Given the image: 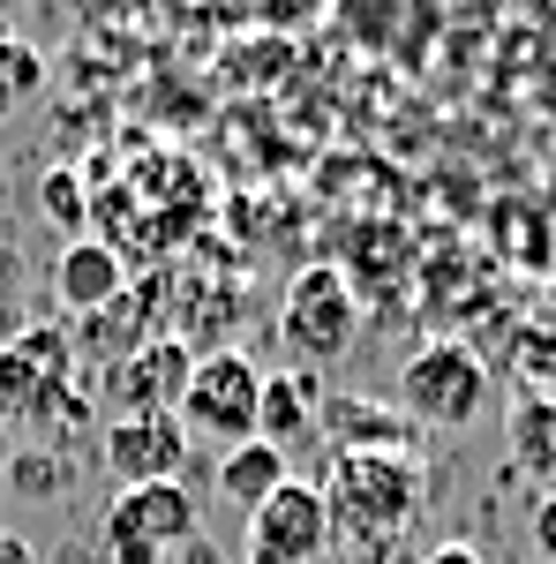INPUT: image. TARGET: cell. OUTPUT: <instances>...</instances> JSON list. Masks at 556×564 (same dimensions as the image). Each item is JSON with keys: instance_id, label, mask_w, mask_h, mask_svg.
<instances>
[{"instance_id": "6da1fadb", "label": "cell", "mask_w": 556, "mask_h": 564, "mask_svg": "<svg viewBox=\"0 0 556 564\" xmlns=\"http://www.w3.org/2000/svg\"><path fill=\"white\" fill-rule=\"evenodd\" d=\"M324 505H331V527L391 542L399 527L414 520V505H422V467L406 452H339Z\"/></svg>"}, {"instance_id": "7a4b0ae2", "label": "cell", "mask_w": 556, "mask_h": 564, "mask_svg": "<svg viewBox=\"0 0 556 564\" xmlns=\"http://www.w3.org/2000/svg\"><path fill=\"white\" fill-rule=\"evenodd\" d=\"M399 406H406V422H428V430H467L473 414L489 406V369H481V354L459 347V339H436V347L406 354V369H399Z\"/></svg>"}, {"instance_id": "3957f363", "label": "cell", "mask_w": 556, "mask_h": 564, "mask_svg": "<svg viewBox=\"0 0 556 564\" xmlns=\"http://www.w3.org/2000/svg\"><path fill=\"white\" fill-rule=\"evenodd\" d=\"M257 406H263V369L249 354L218 347V354H196L188 369V391H181V430L188 436H218V444H249L257 436Z\"/></svg>"}, {"instance_id": "277c9868", "label": "cell", "mask_w": 556, "mask_h": 564, "mask_svg": "<svg viewBox=\"0 0 556 564\" xmlns=\"http://www.w3.org/2000/svg\"><path fill=\"white\" fill-rule=\"evenodd\" d=\"M279 332L301 361H339L353 354V332H361V308H353V286H346L331 263H308L286 302H279Z\"/></svg>"}, {"instance_id": "5b68a950", "label": "cell", "mask_w": 556, "mask_h": 564, "mask_svg": "<svg viewBox=\"0 0 556 564\" xmlns=\"http://www.w3.org/2000/svg\"><path fill=\"white\" fill-rule=\"evenodd\" d=\"M331 542H339L331 505H324L316 481H301V475L286 489H271L257 512H249V557L257 564H316Z\"/></svg>"}, {"instance_id": "8992f818", "label": "cell", "mask_w": 556, "mask_h": 564, "mask_svg": "<svg viewBox=\"0 0 556 564\" xmlns=\"http://www.w3.org/2000/svg\"><path fill=\"white\" fill-rule=\"evenodd\" d=\"M106 467L121 489H143V481H181L188 467V430L181 414H121L106 430Z\"/></svg>"}, {"instance_id": "52a82bcc", "label": "cell", "mask_w": 556, "mask_h": 564, "mask_svg": "<svg viewBox=\"0 0 556 564\" xmlns=\"http://www.w3.org/2000/svg\"><path fill=\"white\" fill-rule=\"evenodd\" d=\"M68 384V339L61 332H23L0 347V414H45Z\"/></svg>"}, {"instance_id": "ba28073f", "label": "cell", "mask_w": 556, "mask_h": 564, "mask_svg": "<svg viewBox=\"0 0 556 564\" xmlns=\"http://www.w3.org/2000/svg\"><path fill=\"white\" fill-rule=\"evenodd\" d=\"M53 294H61V308H76V316H98V308H113L129 294V263H121L113 241L76 234V241L61 249V263H53Z\"/></svg>"}, {"instance_id": "9c48e42d", "label": "cell", "mask_w": 556, "mask_h": 564, "mask_svg": "<svg viewBox=\"0 0 556 564\" xmlns=\"http://www.w3.org/2000/svg\"><path fill=\"white\" fill-rule=\"evenodd\" d=\"M106 527L113 534H143L159 550H181L196 534V497H188V481H143V489H121L113 497Z\"/></svg>"}, {"instance_id": "30bf717a", "label": "cell", "mask_w": 556, "mask_h": 564, "mask_svg": "<svg viewBox=\"0 0 556 564\" xmlns=\"http://www.w3.org/2000/svg\"><path fill=\"white\" fill-rule=\"evenodd\" d=\"M188 369H196V354L173 347V339L129 354V361H121V399H129V414H173L181 391H188Z\"/></svg>"}, {"instance_id": "8fae6325", "label": "cell", "mask_w": 556, "mask_h": 564, "mask_svg": "<svg viewBox=\"0 0 556 564\" xmlns=\"http://www.w3.org/2000/svg\"><path fill=\"white\" fill-rule=\"evenodd\" d=\"M504 452H512L519 475L556 489V391H526L512 414H504Z\"/></svg>"}, {"instance_id": "7c38bea8", "label": "cell", "mask_w": 556, "mask_h": 564, "mask_svg": "<svg viewBox=\"0 0 556 564\" xmlns=\"http://www.w3.org/2000/svg\"><path fill=\"white\" fill-rule=\"evenodd\" d=\"M294 481V467H286V452L279 444H263V436H249V444H226V459H218V497L233 505V512H257L271 489H286Z\"/></svg>"}, {"instance_id": "4fadbf2b", "label": "cell", "mask_w": 556, "mask_h": 564, "mask_svg": "<svg viewBox=\"0 0 556 564\" xmlns=\"http://www.w3.org/2000/svg\"><path fill=\"white\" fill-rule=\"evenodd\" d=\"M316 406H324V391L308 369H279V377H263V406H257V436L263 444H294L301 430H316Z\"/></svg>"}, {"instance_id": "5bb4252c", "label": "cell", "mask_w": 556, "mask_h": 564, "mask_svg": "<svg viewBox=\"0 0 556 564\" xmlns=\"http://www.w3.org/2000/svg\"><path fill=\"white\" fill-rule=\"evenodd\" d=\"M339 436V452H384V444H406V414H384L377 399H324V414Z\"/></svg>"}, {"instance_id": "9a60e30c", "label": "cell", "mask_w": 556, "mask_h": 564, "mask_svg": "<svg viewBox=\"0 0 556 564\" xmlns=\"http://www.w3.org/2000/svg\"><path fill=\"white\" fill-rule=\"evenodd\" d=\"M39 212L53 218V226H68V234H76V226L90 218V188H84V174H76V166H45V181H39Z\"/></svg>"}, {"instance_id": "2e32d148", "label": "cell", "mask_w": 556, "mask_h": 564, "mask_svg": "<svg viewBox=\"0 0 556 564\" xmlns=\"http://www.w3.org/2000/svg\"><path fill=\"white\" fill-rule=\"evenodd\" d=\"M31 90H39V53L0 31V113H8V106H23Z\"/></svg>"}, {"instance_id": "e0dca14e", "label": "cell", "mask_w": 556, "mask_h": 564, "mask_svg": "<svg viewBox=\"0 0 556 564\" xmlns=\"http://www.w3.org/2000/svg\"><path fill=\"white\" fill-rule=\"evenodd\" d=\"M106 557L113 564H166V550L143 542V534H113V527H106Z\"/></svg>"}, {"instance_id": "ac0fdd59", "label": "cell", "mask_w": 556, "mask_h": 564, "mask_svg": "<svg viewBox=\"0 0 556 564\" xmlns=\"http://www.w3.org/2000/svg\"><path fill=\"white\" fill-rule=\"evenodd\" d=\"M526 534H534V550L556 564V489H542V497H534V520H526Z\"/></svg>"}, {"instance_id": "d6986e66", "label": "cell", "mask_w": 556, "mask_h": 564, "mask_svg": "<svg viewBox=\"0 0 556 564\" xmlns=\"http://www.w3.org/2000/svg\"><path fill=\"white\" fill-rule=\"evenodd\" d=\"M422 564H481V550H473V542H436Z\"/></svg>"}, {"instance_id": "ffe728a7", "label": "cell", "mask_w": 556, "mask_h": 564, "mask_svg": "<svg viewBox=\"0 0 556 564\" xmlns=\"http://www.w3.org/2000/svg\"><path fill=\"white\" fill-rule=\"evenodd\" d=\"M0 564H39V557H31V542H23L15 527H0Z\"/></svg>"}, {"instance_id": "44dd1931", "label": "cell", "mask_w": 556, "mask_h": 564, "mask_svg": "<svg viewBox=\"0 0 556 564\" xmlns=\"http://www.w3.org/2000/svg\"><path fill=\"white\" fill-rule=\"evenodd\" d=\"M0 422H8V414H0Z\"/></svg>"}]
</instances>
